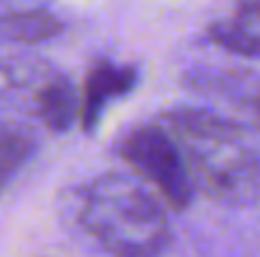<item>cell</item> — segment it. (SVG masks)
Segmentation results:
<instances>
[{"label": "cell", "instance_id": "obj_10", "mask_svg": "<svg viewBox=\"0 0 260 257\" xmlns=\"http://www.w3.org/2000/svg\"><path fill=\"white\" fill-rule=\"evenodd\" d=\"M51 0H0V18L30 13V10H46Z\"/></svg>", "mask_w": 260, "mask_h": 257}, {"label": "cell", "instance_id": "obj_9", "mask_svg": "<svg viewBox=\"0 0 260 257\" xmlns=\"http://www.w3.org/2000/svg\"><path fill=\"white\" fill-rule=\"evenodd\" d=\"M202 88H212L217 93H225L228 98H240L243 103H248L255 114H258V124H260V81H250V79H243V74H210V71H202L200 76H192L189 81Z\"/></svg>", "mask_w": 260, "mask_h": 257}, {"label": "cell", "instance_id": "obj_1", "mask_svg": "<svg viewBox=\"0 0 260 257\" xmlns=\"http://www.w3.org/2000/svg\"><path fill=\"white\" fill-rule=\"evenodd\" d=\"M157 121L177 144L194 192L222 207L258 204L260 149L245 126L205 106H177Z\"/></svg>", "mask_w": 260, "mask_h": 257}, {"label": "cell", "instance_id": "obj_3", "mask_svg": "<svg viewBox=\"0 0 260 257\" xmlns=\"http://www.w3.org/2000/svg\"><path fill=\"white\" fill-rule=\"evenodd\" d=\"M114 149L124 164H129V169L142 181H147L172 212H184L192 204L194 184L177 144L159 121L129 126L116 136Z\"/></svg>", "mask_w": 260, "mask_h": 257}, {"label": "cell", "instance_id": "obj_7", "mask_svg": "<svg viewBox=\"0 0 260 257\" xmlns=\"http://www.w3.org/2000/svg\"><path fill=\"white\" fill-rule=\"evenodd\" d=\"M36 149V136L25 126L0 119V192L33 159Z\"/></svg>", "mask_w": 260, "mask_h": 257}, {"label": "cell", "instance_id": "obj_8", "mask_svg": "<svg viewBox=\"0 0 260 257\" xmlns=\"http://www.w3.org/2000/svg\"><path fill=\"white\" fill-rule=\"evenodd\" d=\"M61 30H63V23L48 8L0 18V38L3 41H13V43H23V46L51 41Z\"/></svg>", "mask_w": 260, "mask_h": 257}, {"label": "cell", "instance_id": "obj_2", "mask_svg": "<svg viewBox=\"0 0 260 257\" xmlns=\"http://www.w3.org/2000/svg\"><path fill=\"white\" fill-rule=\"evenodd\" d=\"M167 204L121 171L99 174L76 199V217L88 237L111 257H162L172 245Z\"/></svg>", "mask_w": 260, "mask_h": 257}, {"label": "cell", "instance_id": "obj_4", "mask_svg": "<svg viewBox=\"0 0 260 257\" xmlns=\"http://www.w3.org/2000/svg\"><path fill=\"white\" fill-rule=\"evenodd\" d=\"M139 84V71L134 66L126 63H114L109 58H101L91 66L81 93V106H79V121L84 131H96L104 111L124 98L126 93L134 91V86Z\"/></svg>", "mask_w": 260, "mask_h": 257}, {"label": "cell", "instance_id": "obj_5", "mask_svg": "<svg viewBox=\"0 0 260 257\" xmlns=\"http://www.w3.org/2000/svg\"><path fill=\"white\" fill-rule=\"evenodd\" d=\"M207 41L222 51L260 58V0L240 3L230 15L207 28Z\"/></svg>", "mask_w": 260, "mask_h": 257}, {"label": "cell", "instance_id": "obj_6", "mask_svg": "<svg viewBox=\"0 0 260 257\" xmlns=\"http://www.w3.org/2000/svg\"><path fill=\"white\" fill-rule=\"evenodd\" d=\"M30 106L36 108V114L46 124V129H51V131H69L71 124L79 119L81 98H76L74 84L63 74H56L51 68L41 79V84L33 88Z\"/></svg>", "mask_w": 260, "mask_h": 257}]
</instances>
